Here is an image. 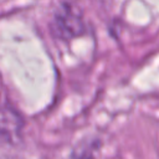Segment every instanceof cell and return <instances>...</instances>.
<instances>
[{
    "instance_id": "6da1fadb",
    "label": "cell",
    "mask_w": 159,
    "mask_h": 159,
    "mask_svg": "<svg viewBox=\"0 0 159 159\" xmlns=\"http://www.w3.org/2000/svg\"><path fill=\"white\" fill-rule=\"evenodd\" d=\"M55 36L62 40H71L84 32V22L80 11L71 4H61L51 24Z\"/></svg>"
},
{
    "instance_id": "7a4b0ae2",
    "label": "cell",
    "mask_w": 159,
    "mask_h": 159,
    "mask_svg": "<svg viewBox=\"0 0 159 159\" xmlns=\"http://www.w3.org/2000/svg\"><path fill=\"white\" fill-rule=\"evenodd\" d=\"M24 122L0 89V139L4 142H15L20 137Z\"/></svg>"
},
{
    "instance_id": "3957f363",
    "label": "cell",
    "mask_w": 159,
    "mask_h": 159,
    "mask_svg": "<svg viewBox=\"0 0 159 159\" xmlns=\"http://www.w3.org/2000/svg\"><path fill=\"white\" fill-rule=\"evenodd\" d=\"M67 159H94L88 149H75Z\"/></svg>"
},
{
    "instance_id": "277c9868",
    "label": "cell",
    "mask_w": 159,
    "mask_h": 159,
    "mask_svg": "<svg viewBox=\"0 0 159 159\" xmlns=\"http://www.w3.org/2000/svg\"><path fill=\"white\" fill-rule=\"evenodd\" d=\"M1 159H9V158H1Z\"/></svg>"
}]
</instances>
